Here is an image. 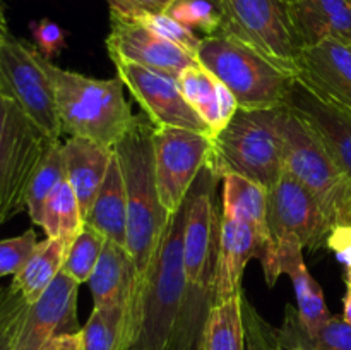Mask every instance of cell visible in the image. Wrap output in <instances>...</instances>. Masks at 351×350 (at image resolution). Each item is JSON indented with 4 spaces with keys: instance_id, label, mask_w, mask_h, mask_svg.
I'll list each match as a JSON object with an SVG mask.
<instances>
[{
    "instance_id": "36",
    "label": "cell",
    "mask_w": 351,
    "mask_h": 350,
    "mask_svg": "<svg viewBox=\"0 0 351 350\" xmlns=\"http://www.w3.org/2000/svg\"><path fill=\"white\" fill-rule=\"evenodd\" d=\"M209 305L204 307L202 299H192L191 301V297H187L168 350H197L199 335H201Z\"/></svg>"
},
{
    "instance_id": "41",
    "label": "cell",
    "mask_w": 351,
    "mask_h": 350,
    "mask_svg": "<svg viewBox=\"0 0 351 350\" xmlns=\"http://www.w3.org/2000/svg\"><path fill=\"white\" fill-rule=\"evenodd\" d=\"M328 249L336 254L346 270H351V226L336 225L328 239Z\"/></svg>"
},
{
    "instance_id": "24",
    "label": "cell",
    "mask_w": 351,
    "mask_h": 350,
    "mask_svg": "<svg viewBox=\"0 0 351 350\" xmlns=\"http://www.w3.org/2000/svg\"><path fill=\"white\" fill-rule=\"evenodd\" d=\"M290 10L302 48L324 40L351 47V0H300Z\"/></svg>"
},
{
    "instance_id": "17",
    "label": "cell",
    "mask_w": 351,
    "mask_h": 350,
    "mask_svg": "<svg viewBox=\"0 0 351 350\" xmlns=\"http://www.w3.org/2000/svg\"><path fill=\"white\" fill-rule=\"evenodd\" d=\"M263 256V242L247 223L221 213L218 249L211 277L213 302H225L242 294V277L250 259Z\"/></svg>"
},
{
    "instance_id": "39",
    "label": "cell",
    "mask_w": 351,
    "mask_h": 350,
    "mask_svg": "<svg viewBox=\"0 0 351 350\" xmlns=\"http://www.w3.org/2000/svg\"><path fill=\"white\" fill-rule=\"evenodd\" d=\"M31 34L34 38V47L48 60H53L67 47V33L55 21L43 19L33 21L29 24Z\"/></svg>"
},
{
    "instance_id": "2",
    "label": "cell",
    "mask_w": 351,
    "mask_h": 350,
    "mask_svg": "<svg viewBox=\"0 0 351 350\" xmlns=\"http://www.w3.org/2000/svg\"><path fill=\"white\" fill-rule=\"evenodd\" d=\"M187 199L168 215L160 244L139 288V329L130 350H168L191 292L184 261Z\"/></svg>"
},
{
    "instance_id": "16",
    "label": "cell",
    "mask_w": 351,
    "mask_h": 350,
    "mask_svg": "<svg viewBox=\"0 0 351 350\" xmlns=\"http://www.w3.org/2000/svg\"><path fill=\"white\" fill-rule=\"evenodd\" d=\"M297 78L326 102L351 113V47L324 40L300 50Z\"/></svg>"
},
{
    "instance_id": "15",
    "label": "cell",
    "mask_w": 351,
    "mask_h": 350,
    "mask_svg": "<svg viewBox=\"0 0 351 350\" xmlns=\"http://www.w3.org/2000/svg\"><path fill=\"white\" fill-rule=\"evenodd\" d=\"M204 170L206 174H199L189 192L185 213L184 261L191 290H204L208 285L211 288L213 270L209 263L213 257V244L215 239H218L215 233L218 226L215 206V187L218 178L208 168Z\"/></svg>"
},
{
    "instance_id": "18",
    "label": "cell",
    "mask_w": 351,
    "mask_h": 350,
    "mask_svg": "<svg viewBox=\"0 0 351 350\" xmlns=\"http://www.w3.org/2000/svg\"><path fill=\"white\" fill-rule=\"evenodd\" d=\"M287 106L314 130L351 182V113L315 95L298 78Z\"/></svg>"
},
{
    "instance_id": "44",
    "label": "cell",
    "mask_w": 351,
    "mask_h": 350,
    "mask_svg": "<svg viewBox=\"0 0 351 350\" xmlns=\"http://www.w3.org/2000/svg\"><path fill=\"white\" fill-rule=\"evenodd\" d=\"M343 319L351 325V285L346 283V294L343 299Z\"/></svg>"
},
{
    "instance_id": "21",
    "label": "cell",
    "mask_w": 351,
    "mask_h": 350,
    "mask_svg": "<svg viewBox=\"0 0 351 350\" xmlns=\"http://www.w3.org/2000/svg\"><path fill=\"white\" fill-rule=\"evenodd\" d=\"M304 247L295 237H287L276 244V270L278 273H287L293 285L295 299H297V312L302 326L307 333H314L331 318L324 292L317 280L308 273L304 263Z\"/></svg>"
},
{
    "instance_id": "7",
    "label": "cell",
    "mask_w": 351,
    "mask_h": 350,
    "mask_svg": "<svg viewBox=\"0 0 351 350\" xmlns=\"http://www.w3.org/2000/svg\"><path fill=\"white\" fill-rule=\"evenodd\" d=\"M285 172L315 196L336 226L351 196V182L314 130L290 108L285 122Z\"/></svg>"
},
{
    "instance_id": "13",
    "label": "cell",
    "mask_w": 351,
    "mask_h": 350,
    "mask_svg": "<svg viewBox=\"0 0 351 350\" xmlns=\"http://www.w3.org/2000/svg\"><path fill=\"white\" fill-rule=\"evenodd\" d=\"M117 75L132 93L154 127H180L211 137V130L189 105L177 79L129 62H113Z\"/></svg>"
},
{
    "instance_id": "38",
    "label": "cell",
    "mask_w": 351,
    "mask_h": 350,
    "mask_svg": "<svg viewBox=\"0 0 351 350\" xmlns=\"http://www.w3.org/2000/svg\"><path fill=\"white\" fill-rule=\"evenodd\" d=\"M24 307L26 301L12 287L0 288V350H14V338Z\"/></svg>"
},
{
    "instance_id": "12",
    "label": "cell",
    "mask_w": 351,
    "mask_h": 350,
    "mask_svg": "<svg viewBox=\"0 0 351 350\" xmlns=\"http://www.w3.org/2000/svg\"><path fill=\"white\" fill-rule=\"evenodd\" d=\"M79 283L60 271L34 302H26L14 350H51L60 336L81 331L77 319Z\"/></svg>"
},
{
    "instance_id": "29",
    "label": "cell",
    "mask_w": 351,
    "mask_h": 350,
    "mask_svg": "<svg viewBox=\"0 0 351 350\" xmlns=\"http://www.w3.org/2000/svg\"><path fill=\"white\" fill-rule=\"evenodd\" d=\"M242 295L243 292L225 302H211L199 335L197 350H245Z\"/></svg>"
},
{
    "instance_id": "49",
    "label": "cell",
    "mask_w": 351,
    "mask_h": 350,
    "mask_svg": "<svg viewBox=\"0 0 351 350\" xmlns=\"http://www.w3.org/2000/svg\"><path fill=\"white\" fill-rule=\"evenodd\" d=\"M293 350H305V349H293Z\"/></svg>"
},
{
    "instance_id": "5",
    "label": "cell",
    "mask_w": 351,
    "mask_h": 350,
    "mask_svg": "<svg viewBox=\"0 0 351 350\" xmlns=\"http://www.w3.org/2000/svg\"><path fill=\"white\" fill-rule=\"evenodd\" d=\"M195 58L233 93L240 110L285 106L297 81L295 72L223 31L202 38Z\"/></svg>"
},
{
    "instance_id": "47",
    "label": "cell",
    "mask_w": 351,
    "mask_h": 350,
    "mask_svg": "<svg viewBox=\"0 0 351 350\" xmlns=\"http://www.w3.org/2000/svg\"><path fill=\"white\" fill-rule=\"evenodd\" d=\"M209 2H213L219 10H221V0H209Z\"/></svg>"
},
{
    "instance_id": "40",
    "label": "cell",
    "mask_w": 351,
    "mask_h": 350,
    "mask_svg": "<svg viewBox=\"0 0 351 350\" xmlns=\"http://www.w3.org/2000/svg\"><path fill=\"white\" fill-rule=\"evenodd\" d=\"M110 12L123 17H137L147 12H167L175 0H106Z\"/></svg>"
},
{
    "instance_id": "26",
    "label": "cell",
    "mask_w": 351,
    "mask_h": 350,
    "mask_svg": "<svg viewBox=\"0 0 351 350\" xmlns=\"http://www.w3.org/2000/svg\"><path fill=\"white\" fill-rule=\"evenodd\" d=\"M105 235L106 240L125 246L127 242V192L119 156L113 150L108 172L84 220Z\"/></svg>"
},
{
    "instance_id": "11",
    "label": "cell",
    "mask_w": 351,
    "mask_h": 350,
    "mask_svg": "<svg viewBox=\"0 0 351 350\" xmlns=\"http://www.w3.org/2000/svg\"><path fill=\"white\" fill-rule=\"evenodd\" d=\"M267 223L274 247L280 240L295 237L308 250L328 247L335 229L315 196L287 172L267 196Z\"/></svg>"
},
{
    "instance_id": "48",
    "label": "cell",
    "mask_w": 351,
    "mask_h": 350,
    "mask_svg": "<svg viewBox=\"0 0 351 350\" xmlns=\"http://www.w3.org/2000/svg\"><path fill=\"white\" fill-rule=\"evenodd\" d=\"M285 2H287V3H288V5H293V3L300 2V0H285Z\"/></svg>"
},
{
    "instance_id": "6",
    "label": "cell",
    "mask_w": 351,
    "mask_h": 350,
    "mask_svg": "<svg viewBox=\"0 0 351 350\" xmlns=\"http://www.w3.org/2000/svg\"><path fill=\"white\" fill-rule=\"evenodd\" d=\"M55 143L0 93V225L26 208L31 178Z\"/></svg>"
},
{
    "instance_id": "31",
    "label": "cell",
    "mask_w": 351,
    "mask_h": 350,
    "mask_svg": "<svg viewBox=\"0 0 351 350\" xmlns=\"http://www.w3.org/2000/svg\"><path fill=\"white\" fill-rule=\"evenodd\" d=\"M64 180H67L64 153H62V144L57 141L51 146V150L48 151L45 160L41 161L40 167H38L36 174L31 178L29 187H27L26 192V209L34 225L40 226L43 206L47 202L48 196Z\"/></svg>"
},
{
    "instance_id": "20",
    "label": "cell",
    "mask_w": 351,
    "mask_h": 350,
    "mask_svg": "<svg viewBox=\"0 0 351 350\" xmlns=\"http://www.w3.org/2000/svg\"><path fill=\"white\" fill-rule=\"evenodd\" d=\"M88 283L95 305H112L120 302L132 304L139 329V275L125 246L106 240Z\"/></svg>"
},
{
    "instance_id": "1",
    "label": "cell",
    "mask_w": 351,
    "mask_h": 350,
    "mask_svg": "<svg viewBox=\"0 0 351 350\" xmlns=\"http://www.w3.org/2000/svg\"><path fill=\"white\" fill-rule=\"evenodd\" d=\"M154 126L147 117H136L125 136L115 144L127 192L125 249L136 263L139 288L160 244L170 213L161 205L154 172ZM139 294V290H137Z\"/></svg>"
},
{
    "instance_id": "4",
    "label": "cell",
    "mask_w": 351,
    "mask_h": 350,
    "mask_svg": "<svg viewBox=\"0 0 351 350\" xmlns=\"http://www.w3.org/2000/svg\"><path fill=\"white\" fill-rule=\"evenodd\" d=\"M45 67L53 84L62 132L88 137L113 150L136 122L123 95L122 79L89 78L60 69L48 58Z\"/></svg>"
},
{
    "instance_id": "14",
    "label": "cell",
    "mask_w": 351,
    "mask_h": 350,
    "mask_svg": "<svg viewBox=\"0 0 351 350\" xmlns=\"http://www.w3.org/2000/svg\"><path fill=\"white\" fill-rule=\"evenodd\" d=\"M106 50L113 62H129L178 79L191 65L197 64L184 48L158 36L144 24L110 12Z\"/></svg>"
},
{
    "instance_id": "37",
    "label": "cell",
    "mask_w": 351,
    "mask_h": 350,
    "mask_svg": "<svg viewBox=\"0 0 351 350\" xmlns=\"http://www.w3.org/2000/svg\"><path fill=\"white\" fill-rule=\"evenodd\" d=\"M36 246L38 237L34 230H26L23 235L0 240V278L19 273Z\"/></svg>"
},
{
    "instance_id": "42",
    "label": "cell",
    "mask_w": 351,
    "mask_h": 350,
    "mask_svg": "<svg viewBox=\"0 0 351 350\" xmlns=\"http://www.w3.org/2000/svg\"><path fill=\"white\" fill-rule=\"evenodd\" d=\"M51 350H84L82 349L81 331L72 333V335L60 336V338L53 343V349Z\"/></svg>"
},
{
    "instance_id": "33",
    "label": "cell",
    "mask_w": 351,
    "mask_h": 350,
    "mask_svg": "<svg viewBox=\"0 0 351 350\" xmlns=\"http://www.w3.org/2000/svg\"><path fill=\"white\" fill-rule=\"evenodd\" d=\"M167 14L194 33L202 31L206 36L223 30L221 10L209 0H175Z\"/></svg>"
},
{
    "instance_id": "25",
    "label": "cell",
    "mask_w": 351,
    "mask_h": 350,
    "mask_svg": "<svg viewBox=\"0 0 351 350\" xmlns=\"http://www.w3.org/2000/svg\"><path fill=\"white\" fill-rule=\"evenodd\" d=\"M84 350H130L137 338V321L132 304L93 305L81 328Z\"/></svg>"
},
{
    "instance_id": "23",
    "label": "cell",
    "mask_w": 351,
    "mask_h": 350,
    "mask_svg": "<svg viewBox=\"0 0 351 350\" xmlns=\"http://www.w3.org/2000/svg\"><path fill=\"white\" fill-rule=\"evenodd\" d=\"M62 153H64L67 182L77 196L82 218L86 220L106 177L113 150L101 146L88 137L74 136L62 144Z\"/></svg>"
},
{
    "instance_id": "34",
    "label": "cell",
    "mask_w": 351,
    "mask_h": 350,
    "mask_svg": "<svg viewBox=\"0 0 351 350\" xmlns=\"http://www.w3.org/2000/svg\"><path fill=\"white\" fill-rule=\"evenodd\" d=\"M129 19H134L137 21V23L144 24L147 30L156 33L158 36L178 45V47L184 48V50L187 51L189 55H192L194 58L197 57L202 38H199L194 31L185 27L184 24L175 21L171 16H168L167 12H147L141 14V16L137 17H129ZM195 60H197V58H195Z\"/></svg>"
},
{
    "instance_id": "35",
    "label": "cell",
    "mask_w": 351,
    "mask_h": 350,
    "mask_svg": "<svg viewBox=\"0 0 351 350\" xmlns=\"http://www.w3.org/2000/svg\"><path fill=\"white\" fill-rule=\"evenodd\" d=\"M242 323L245 350H287L280 328H273L245 295H242Z\"/></svg>"
},
{
    "instance_id": "30",
    "label": "cell",
    "mask_w": 351,
    "mask_h": 350,
    "mask_svg": "<svg viewBox=\"0 0 351 350\" xmlns=\"http://www.w3.org/2000/svg\"><path fill=\"white\" fill-rule=\"evenodd\" d=\"M40 226L47 237L51 239H65L71 242L84 226L81 206L77 196L67 180L58 184L48 196L43 206Z\"/></svg>"
},
{
    "instance_id": "9",
    "label": "cell",
    "mask_w": 351,
    "mask_h": 350,
    "mask_svg": "<svg viewBox=\"0 0 351 350\" xmlns=\"http://www.w3.org/2000/svg\"><path fill=\"white\" fill-rule=\"evenodd\" d=\"M223 33H230L297 74L300 41L285 0H221Z\"/></svg>"
},
{
    "instance_id": "46",
    "label": "cell",
    "mask_w": 351,
    "mask_h": 350,
    "mask_svg": "<svg viewBox=\"0 0 351 350\" xmlns=\"http://www.w3.org/2000/svg\"><path fill=\"white\" fill-rule=\"evenodd\" d=\"M345 281L348 285H351V270H346V275H345Z\"/></svg>"
},
{
    "instance_id": "28",
    "label": "cell",
    "mask_w": 351,
    "mask_h": 350,
    "mask_svg": "<svg viewBox=\"0 0 351 350\" xmlns=\"http://www.w3.org/2000/svg\"><path fill=\"white\" fill-rule=\"evenodd\" d=\"M280 335L287 350H351V325L343 316H331L317 331L307 333L298 318L297 307L287 305Z\"/></svg>"
},
{
    "instance_id": "8",
    "label": "cell",
    "mask_w": 351,
    "mask_h": 350,
    "mask_svg": "<svg viewBox=\"0 0 351 350\" xmlns=\"http://www.w3.org/2000/svg\"><path fill=\"white\" fill-rule=\"evenodd\" d=\"M0 93L12 100L50 139L62 132L51 79L36 47L7 36L0 43Z\"/></svg>"
},
{
    "instance_id": "22",
    "label": "cell",
    "mask_w": 351,
    "mask_h": 350,
    "mask_svg": "<svg viewBox=\"0 0 351 350\" xmlns=\"http://www.w3.org/2000/svg\"><path fill=\"white\" fill-rule=\"evenodd\" d=\"M177 82L189 105L209 127L211 137L221 132L239 112V103L233 93L199 62L185 69Z\"/></svg>"
},
{
    "instance_id": "10",
    "label": "cell",
    "mask_w": 351,
    "mask_h": 350,
    "mask_svg": "<svg viewBox=\"0 0 351 350\" xmlns=\"http://www.w3.org/2000/svg\"><path fill=\"white\" fill-rule=\"evenodd\" d=\"M153 151L161 205L175 213L206 168L211 137L180 127H154Z\"/></svg>"
},
{
    "instance_id": "45",
    "label": "cell",
    "mask_w": 351,
    "mask_h": 350,
    "mask_svg": "<svg viewBox=\"0 0 351 350\" xmlns=\"http://www.w3.org/2000/svg\"><path fill=\"white\" fill-rule=\"evenodd\" d=\"M7 36H9V33H7L5 17H3V10H2V0H0V43H2Z\"/></svg>"
},
{
    "instance_id": "19",
    "label": "cell",
    "mask_w": 351,
    "mask_h": 350,
    "mask_svg": "<svg viewBox=\"0 0 351 350\" xmlns=\"http://www.w3.org/2000/svg\"><path fill=\"white\" fill-rule=\"evenodd\" d=\"M221 180V213L230 218L247 223L257 233V237L263 242V256L259 261L263 264L264 278H266L269 287H274V283L280 278V273H278L276 259H274L276 247H274L273 237L269 232V223H267V196H269V191L257 182L242 177V175L228 174Z\"/></svg>"
},
{
    "instance_id": "32",
    "label": "cell",
    "mask_w": 351,
    "mask_h": 350,
    "mask_svg": "<svg viewBox=\"0 0 351 350\" xmlns=\"http://www.w3.org/2000/svg\"><path fill=\"white\" fill-rule=\"evenodd\" d=\"M105 242L106 239L103 233L84 223L81 232L69 242L62 271L67 273L79 285L88 283L96 264H98Z\"/></svg>"
},
{
    "instance_id": "27",
    "label": "cell",
    "mask_w": 351,
    "mask_h": 350,
    "mask_svg": "<svg viewBox=\"0 0 351 350\" xmlns=\"http://www.w3.org/2000/svg\"><path fill=\"white\" fill-rule=\"evenodd\" d=\"M69 240L47 237L38 242L36 249L31 254L19 273L12 278V290H16L26 302H34L57 278L64 268Z\"/></svg>"
},
{
    "instance_id": "3",
    "label": "cell",
    "mask_w": 351,
    "mask_h": 350,
    "mask_svg": "<svg viewBox=\"0 0 351 350\" xmlns=\"http://www.w3.org/2000/svg\"><path fill=\"white\" fill-rule=\"evenodd\" d=\"M288 106L240 110L228 126L211 137L206 168L216 178L242 175L267 191L285 174V122Z\"/></svg>"
},
{
    "instance_id": "43",
    "label": "cell",
    "mask_w": 351,
    "mask_h": 350,
    "mask_svg": "<svg viewBox=\"0 0 351 350\" xmlns=\"http://www.w3.org/2000/svg\"><path fill=\"white\" fill-rule=\"evenodd\" d=\"M336 225H348V226H351V196H350L348 201H346V205L343 206L341 211H339V216H338V222H336Z\"/></svg>"
}]
</instances>
